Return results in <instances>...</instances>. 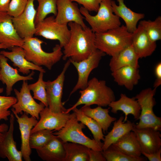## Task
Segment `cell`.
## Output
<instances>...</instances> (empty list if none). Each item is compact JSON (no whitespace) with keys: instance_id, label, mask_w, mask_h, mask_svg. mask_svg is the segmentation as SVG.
I'll return each instance as SVG.
<instances>
[{"instance_id":"6da1fadb","label":"cell","mask_w":161,"mask_h":161,"mask_svg":"<svg viewBox=\"0 0 161 161\" xmlns=\"http://www.w3.org/2000/svg\"><path fill=\"white\" fill-rule=\"evenodd\" d=\"M68 25L71 35L68 42L63 47V59L69 58L72 61L79 62L88 58L97 49L95 33L90 27L83 29L75 22H69Z\"/></svg>"},{"instance_id":"7a4b0ae2","label":"cell","mask_w":161,"mask_h":161,"mask_svg":"<svg viewBox=\"0 0 161 161\" xmlns=\"http://www.w3.org/2000/svg\"><path fill=\"white\" fill-rule=\"evenodd\" d=\"M79 92L80 96L78 100L71 107L66 109V113H69L73 109L82 104L106 107L115 100L114 91L106 85V81L99 80L95 77L88 80L86 87L80 90Z\"/></svg>"},{"instance_id":"3957f363","label":"cell","mask_w":161,"mask_h":161,"mask_svg":"<svg viewBox=\"0 0 161 161\" xmlns=\"http://www.w3.org/2000/svg\"><path fill=\"white\" fill-rule=\"evenodd\" d=\"M95 35L96 49L112 57L132 44V33L123 25Z\"/></svg>"},{"instance_id":"277c9868","label":"cell","mask_w":161,"mask_h":161,"mask_svg":"<svg viewBox=\"0 0 161 161\" xmlns=\"http://www.w3.org/2000/svg\"><path fill=\"white\" fill-rule=\"evenodd\" d=\"M44 43L42 40L33 37L24 39L22 47L27 60L37 66H44L51 70L62 57V48L57 44L53 48L52 52H46L41 47V45Z\"/></svg>"},{"instance_id":"5b68a950","label":"cell","mask_w":161,"mask_h":161,"mask_svg":"<svg viewBox=\"0 0 161 161\" xmlns=\"http://www.w3.org/2000/svg\"><path fill=\"white\" fill-rule=\"evenodd\" d=\"M112 0H103L100 3L97 14L92 16L81 7L80 12L95 33L103 32L121 25L120 18L113 12Z\"/></svg>"},{"instance_id":"8992f818","label":"cell","mask_w":161,"mask_h":161,"mask_svg":"<svg viewBox=\"0 0 161 161\" xmlns=\"http://www.w3.org/2000/svg\"><path fill=\"white\" fill-rule=\"evenodd\" d=\"M156 88H148L141 90L134 97L139 103L141 109L139 121L134 124L135 127L140 129L150 128L161 130V118L154 113L153 107L156 102L154 96Z\"/></svg>"},{"instance_id":"52a82bcc","label":"cell","mask_w":161,"mask_h":161,"mask_svg":"<svg viewBox=\"0 0 161 161\" xmlns=\"http://www.w3.org/2000/svg\"><path fill=\"white\" fill-rule=\"evenodd\" d=\"M85 125L77 120L74 112L64 127L53 134L59 138L64 142H71L82 144L92 150L102 151L103 143L91 139L83 132Z\"/></svg>"},{"instance_id":"ba28073f","label":"cell","mask_w":161,"mask_h":161,"mask_svg":"<svg viewBox=\"0 0 161 161\" xmlns=\"http://www.w3.org/2000/svg\"><path fill=\"white\" fill-rule=\"evenodd\" d=\"M55 16L46 17L42 21L35 25V35L40 36L49 39L57 40L59 45L63 47L69 39L71 32L67 24H61L57 23Z\"/></svg>"},{"instance_id":"9c48e42d","label":"cell","mask_w":161,"mask_h":161,"mask_svg":"<svg viewBox=\"0 0 161 161\" xmlns=\"http://www.w3.org/2000/svg\"><path fill=\"white\" fill-rule=\"evenodd\" d=\"M14 91L17 101L12 107L13 113L18 114L24 112L38 120L40 113L45 106L42 102L38 103L35 101L31 95L27 82L23 81L20 91L15 89Z\"/></svg>"},{"instance_id":"30bf717a","label":"cell","mask_w":161,"mask_h":161,"mask_svg":"<svg viewBox=\"0 0 161 161\" xmlns=\"http://www.w3.org/2000/svg\"><path fill=\"white\" fill-rule=\"evenodd\" d=\"M70 63L69 59L64 64L61 72L55 80L45 81L48 107L53 112L66 113V111L62 102V98L65 74Z\"/></svg>"},{"instance_id":"8fae6325","label":"cell","mask_w":161,"mask_h":161,"mask_svg":"<svg viewBox=\"0 0 161 161\" xmlns=\"http://www.w3.org/2000/svg\"><path fill=\"white\" fill-rule=\"evenodd\" d=\"M106 54L97 49L88 58L79 62L71 60L70 63L75 67L78 74L76 84L71 92L70 96L78 89L83 90L87 86L88 78L91 72L97 68L103 57Z\"/></svg>"},{"instance_id":"7c38bea8","label":"cell","mask_w":161,"mask_h":161,"mask_svg":"<svg viewBox=\"0 0 161 161\" xmlns=\"http://www.w3.org/2000/svg\"><path fill=\"white\" fill-rule=\"evenodd\" d=\"M34 0H28L23 12L12 17L13 26L17 33L23 39L33 37L35 32V20L36 10L34 5Z\"/></svg>"},{"instance_id":"4fadbf2b","label":"cell","mask_w":161,"mask_h":161,"mask_svg":"<svg viewBox=\"0 0 161 161\" xmlns=\"http://www.w3.org/2000/svg\"><path fill=\"white\" fill-rule=\"evenodd\" d=\"M70 116L69 113L54 112L45 106L40 112L39 120L32 129L31 134L42 129L59 131L64 126Z\"/></svg>"},{"instance_id":"5bb4252c","label":"cell","mask_w":161,"mask_h":161,"mask_svg":"<svg viewBox=\"0 0 161 161\" xmlns=\"http://www.w3.org/2000/svg\"><path fill=\"white\" fill-rule=\"evenodd\" d=\"M56 6L57 13L55 20L57 23L67 24L73 22L80 24L83 29L87 27L77 3L70 0H56Z\"/></svg>"},{"instance_id":"9a60e30c","label":"cell","mask_w":161,"mask_h":161,"mask_svg":"<svg viewBox=\"0 0 161 161\" xmlns=\"http://www.w3.org/2000/svg\"><path fill=\"white\" fill-rule=\"evenodd\" d=\"M132 131L135 134L141 152L151 154L161 148L160 131L150 128L138 129L134 126Z\"/></svg>"},{"instance_id":"2e32d148","label":"cell","mask_w":161,"mask_h":161,"mask_svg":"<svg viewBox=\"0 0 161 161\" xmlns=\"http://www.w3.org/2000/svg\"><path fill=\"white\" fill-rule=\"evenodd\" d=\"M13 114L19 125L21 140L20 151L23 159L25 161H30L31 149L29 145L31 131L37 123L38 120L33 117H29L25 113L20 117L17 114Z\"/></svg>"},{"instance_id":"e0dca14e","label":"cell","mask_w":161,"mask_h":161,"mask_svg":"<svg viewBox=\"0 0 161 161\" xmlns=\"http://www.w3.org/2000/svg\"><path fill=\"white\" fill-rule=\"evenodd\" d=\"M15 119L14 115L12 113L9 129L0 143V157L7 158L9 161H22V153L17 149L13 137Z\"/></svg>"},{"instance_id":"ac0fdd59","label":"cell","mask_w":161,"mask_h":161,"mask_svg":"<svg viewBox=\"0 0 161 161\" xmlns=\"http://www.w3.org/2000/svg\"><path fill=\"white\" fill-rule=\"evenodd\" d=\"M12 17L7 12L0 11V44L7 45L9 49L14 46L22 47L24 44V39L19 37L14 28Z\"/></svg>"},{"instance_id":"d6986e66","label":"cell","mask_w":161,"mask_h":161,"mask_svg":"<svg viewBox=\"0 0 161 161\" xmlns=\"http://www.w3.org/2000/svg\"><path fill=\"white\" fill-rule=\"evenodd\" d=\"M8 58L0 54V66L1 80L6 85V94L9 96L13 90V85L17 82L21 80H33V76L35 73L32 71L28 75L23 76L18 73V71L16 68L14 69L7 63Z\"/></svg>"},{"instance_id":"ffe728a7","label":"cell","mask_w":161,"mask_h":161,"mask_svg":"<svg viewBox=\"0 0 161 161\" xmlns=\"http://www.w3.org/2000/svg\"><path fill=\"white\" fill-rule=\"evenodd\" d=\"M10 49V52L1 51L0 54L9 59L13 63V66L18 67L19 72L26 75L30 73V70L45 72V70L41 66H37L26 59L25 52L22 47L14 46Z\"/></svg>"},{"instance_id":"44dd1931","label":"cell","mask_w":161,"mask_h":161,"mask_svg":"<svg viewBox=\"0 0 161 161\" xmlns=\"http://www.w3.org/2000/svg\"><path fill=\"white\" fill-rule=\"evenodd\" d=\"M132 44L139 58L151 56L157 47L156 42L150 39L139 24L132 33Z\"/></svg>"},{"instance_id":"7402d4cb","label":"cell","mask_w":161,"mask_h":161,"mask_svg":"<svg viewBox=\"0 0 161 161\" xmlns=\"http://www.w3.org/2000/svg\"><path fill=\"white\" fill-rule=\"evenodd\" d=\"M118 5L115 1L112 0L111 6L113 13L124 21L125 25L129 32L133 33L137 29L138 21L145 17L143 13H137L128 8L124 0H117Z\"/></svg>"},{"instance_id":"603a6c76","label":"cell","mask_w":161,"mask_h":161,"mask_svg":"<svg viewBox=\"0 0 161 161\" xmlns=\"http://www.w3.org/2000/svg\"><path fill=\"white\" fill-rule=\"evenodd\" d=\"M36 150L44 161H64L66 157L64 142L55 135L46 145Z\"/></svg>"},{"instance_id":"cb8c5ba5","label":"cell","mask_w":161,"mask_h":161,"mask_svg":"<svg viewBox=\"0 0 161 161\" xmlns=\"http://www.w3.org/2000/svg\"><path fill=\"white\" fill-rule=\"evenodd\" d=\"M108 106L111 109V112L113 113H117L118 111L123 112L125 115L124 122L127 120V116L129 114L132 115L136 120L139 119L141 109L134 97L130 98L125 94L121 93L119 99L112 101Z\"/></svg>"},{"instance_id":"d4e9b609","label":"cell","mask_w":161,"mask_h":161,"mask_svg":"<svg viewBox=\"0 0 161 161\" xmlns=\"http://www.w3.org/2000/svg\"><path fill=\"white\" fill-rule=\"evenodd\" d=\"M111 75L118 85L130 91L133 89L141 78L139 68L131 66L121 67L112 72Z\"/></svg>"},{"instance_id":"484cf974","label":"cell","mask_w":161,"mask_h":161,"mask_svg":"<svg viewBox=\"0 0 161 161\" xmlns=\"http://www.w3.org/2000/svg\"><path fill=\"white\" fill-rule=\"evenodd\" d=\"M139 59L131 44L116 55L112 57L109 63L110 70L112 72L126 66H131L139 68Z\"/></svg>"},{"instance_id":"4316f807","label":"cell","mask_w":161,"mask_h":161,"mask_svg":"<svg viewBox=\"0 0 161 161\" xmlns=\"http://www.w3.org/2000/svg\"><path fill=\"white\" fill-rule=\"evenodd\" d=\"M124 118L121 116L118 120L114 121L112 129L104 136L102 151L106 149L124 135L132 131L134 123L128 120L126 123L124 122Z\"/></svg>"},{"instance_id":"83f0119b","label":"cell","mask_w":161,"mask_h":161,"mask_svg":"<svg viewBox=\"0 0 161 161\" xmlns=\"http://www.w3.org/2000/svg\"><path fill=\"white\" fill-rule=\"evenodd\" d=\"M116 148L130 156L139 157L142 153L134 133L131 131L112 144Z\"/></svg>"},{"instance_id":"f1b7e54d","label":"cell","mask_w":161,"mask_h":161,"mask_svg":"<svg viewBox=\"0 0 161 161\" xmlns=\"http://www.w3.org/2000/svg\"><path fill=\"white\" fill-rule=\"evenodd\" d=\"M110 108L103 109L99 106L92 108L90 106H84L80 109L85 114L97 122L101 126L103 132H105L107 131L112 123L117 120L116 118L109 114Z\"/></svg>"},{"instance_id":"f546056e","label":"cell","mask_w":161,"mask_h":161,"mask_svg":"<svg viewBox=\"0 0 161 161\" xmlns=\"http://www.w3.org/2000/svg\"><path fill=\"white\" fill-rule=\"evenodd\" d=\"M66 157L64 161H89L90 149L84 145L71 142H64Z\"/></svg>"},{"instance_id":"4dcf8cb0","label":"cell","mask_w":161,"mask_h":161,"mask_svg":"<svg viewBox=\"0 0 161 161\" xmlns=\"http://www.w3.org/2000/svg\"><path fill=\"white\" fill-rule=\"evenodd\" d=\"M72 111L75 114L77 120L87 127L93 134L94 140L97 142L101 143L104 140L102 128L99 124L95 120L85 114L80 109L77 107Z\"/></svg>"},{"instance_id":"1f68e13d","label":"cell","mask_w":161,"mask_h":161,"mask_svg":"<svg viewBox=\"0 0 161 161\" xmlns=\"http://www.w3.org/2000/svg\"><path fill=\"white\" fill-rule=\"evenodd\" d=\"M38 4L35 18V25L42 21L49 14L57 15L56 0H34Z\"/></svg>"},{"instance_id":"d6a6232c","label":"cell","mask_w":161,"mask_h":161,"mask_svg":"<svg viewBox=\"0 0 161 161\" xmlns=\"http://www.w3.org/2000/svg\"><path fill=\"white\" fill-rule=\"evenodd\" d=\"M146 34L153 42L161 39V17L159 16L153 21H140L139 23Z\"/></svg>"},{"instance_id":"836d02e7","label":"cell","mask_w":161,"mask_h":161,"mask_svg":"<svg viewBox=\"0 0 161 161\" xmlns=\"http://www.w3.org/2000/svg\"><path fill=\"white\" fill-rule=\"evenodd\" d=\"M52 132L49 130L42 129L31 134L29 140L30 148L37 150L44 147L55 137Z\"/></svg>"},{"instance_id":"e575fe53","label":"cell","mask_w":161,"mask_h":161,"mask_svg":"<svg viewBox=\"0 0 161 161\" xmlns=\"http://www.w3.org/2000/svg\"><path fill=\"white\" fill-rule=\"evenodd\" d=\"M102 153L107 161H144L145 158L129 156L114 147L112 145Z\"/></svg>"},{"instance_id":"d590c367","label":"cell","mask_w":161,"mask_h":161,"mask_svg":"<svg viewBox=\"0 0 161 161\" xmlns=\"http://www.w3.org/2000/svg\"><path fill=\"white\" fill-rule=\"evenodd\" d=\"M44 73L40 72L38 80L33 83L28 85V86L30 90L33 92V98L40 101L46 107H48L45 81L43 79Z\"/></svg>"},{"instance_id":"8d00e7d4","label":"cell","mask_w":161,"mask_h":161,"mask_svg":"<svg viewBox=\"0 0 161 161\" xmlns=\"http://www.w3.org/2000/svg\"><path fill=\"white\" fill-rule=\"evenodd\" d=\"M3 91V88H0V94ZM17 101L16 98L14 97L0 95V121L2 120H8L12 113L9 109Z\"/></svg>"},{"instance_id":"74e56055","label":"cell","mask_w":161,"mask_h":161,"mask_svg":"<svg viewBox=\"0 0 161 161\" xmlns=\"http://www.w3.org/2000/svg\"><path fill=\"white\" fill-rule=\"evenodd\" d=\"M28 0H11L7 11L13 17H16L24 10Z\"/></svg>"},{"instance_id":"f35d334b","label":"cell","mask_w":161,"mask_h":161,"mask_svg":"<svg viewBox=\"0 0 161 161\" xmlns=\"http://www.w3.org/2000/svg\"><path fill=\"white\" fill-rule=\"evenodd\" d=\"M75 1L83 6L89 12H97L100 2L103 0H70Z\"/></svg>"},{"instance_id":"ab89813d","label":"cell","mask_w":161,"mask_h":161,"mask_svg":"<svg viewBox=\"0 0 161 161\" xmlns=\"http://www.w3.org/2000/svg\"><path fill=\"white\" fill-rule=\"evenodd\" d=\"M89 161H106L102 151L89 149Z\"/></svg>"},{"instance_id":"60d3db41","label":"cell","mask_w":161,"mask_h":161,"mask_svg":"<svg viewBox=\"0 0 161 161\" xmlns=\"http://www.w3.org/2000/svg\"><path fill=\"white\" fill-rule=\"evenodd\" d=\"M154 73L156 79L154 83L153 87L157 89L161 84V62H159L155 66Z\"/></svg>"},{"instance_id":"b9f144b4","label":"cell","mask_w":161,"mask_h":161,"mask_svg":"<svg viewBox=\"0 0 161 161\" xmlns=\"http://www.w3.org/2000/svg\"><path fill=\"white\" fill-rule=\"evenodd\" d=\"M142 154L144 155L149 161H161V148L157 151L153 153L147 154L141 152Z\"/></svg>"},{"instance_id":"7bdbcfd3","label":"cell","mask_w":161,"mask_h":161,"mask_svg":"<svg viewBox=\"0 0 161 161\" xmlns=\"http://www.w3.org/2000/svg\"><path fill=\"white\" fill-rule=\"evenodd\" d=\"M9 126L5 123L0 124V143L3 140L5 133L7 131Z\"/></svg>"},{"instance_id":"ee69618b","label":"cell","mask_w":161,"mask_h":161,"mask_svg":"<svg viewBox=\"0 0 161 161\" xmlns=\"http://www.w3.org/2000/svg\"><path fill=\"white\" fill-rule=\"evenodd\" d=\"M11 0H0V11L7 12Z\"/></svg>"},{"instance_id":"f6af8a7d","label":"cell","mask_w":161,"mask_h":161,"mask_svg":"<svg viewBox=\"0 0 161 161\" xmlns=\"http://www.w3.org/2000/svg\"><path fill=\"white\" fill-rule=\"evenodd\" d=\"M9 49V47L7 45L4 44H0V49Z\"/></svg>"},{"instance_id":"bcb514c9","label":"cell","mask_w":161,"mask_h":161,"mask_svg":"<svg viewBox=\"0 0 161 161\" xmlns=\"http://www.w3.org/2000/svg\"><path fill=\"white\" fill-rule=\"evenodd\" d=\"M1 80V75H0V80Z\"/></svg>"}]
</instances>
